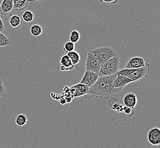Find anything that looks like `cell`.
Segmentation results:
<instances>
[{
	"label": "cell",
	"instance_id": "cell-12",
	"mask_svg": "<svg viewBox=\"0 0 160 148\" xmlns=\"http://www.w3.org/2000/svg\"><path fill=\"white\" fill-rule=\"evenodd\" d=\"M123 101L125 106L134 109L138 103V98L135 92H129L125 95Z\"/></svg>",
	"mask_w": 160,
	"mask_h": 148
},
{
	"label": "cell",
	"instance_id": "cell-22",
	"mask_svg": "<svg viewBox=\"0 0 160 148\" xmlns=\"http://www.w3.org/2000/svg\"><path fill=\"white\" fill-rule=\"evenodd\" d=\"M80 39V34L78 30H74L71 32L70 36V42L77 43V42H79Z\"/></svg>",
	"mask_w": 160,
	"mask_h": 148
},
{
	"label": "cell",
	"instance_id": "cell-14",
	"mask_svg": "<svg viewBox=\"0 0 160 148\" xmlns=\"http://www.w3.org/2000/svg\"><path fill=\"white\" fill-rule=\"evenodd\" d=\"M107 106L109 108L113 111H115L117 112H123L124 106H122L120 103V101L116 97H111L108 99V100L107 101Z\"/></svg>",
	"mask_w": 160,
	"mask_h": 148
},
{
	"label": "cell",
	"instance_id": "cell-5",
	"mask_svg": "<svg viewBox=\"0 0 160 148\" xmlns=\"http://www.w3.org/2000/svg\"><path fill=\"white\" fill-rule=\"evenodd\" d=\"M101 65L97 58L92 54L88 52L87 55L85 67L86 71H91L99 74Z\"/></svg>",
	"mask_w": 160,
	"mask_h": 148
},
{
	"label": "cell",
	"instance_id": "cell-24",
	"mask_svg": "<svg viewBox=\"0 0 160 148\" xmlns=\"http://www.w3.org/2000/svg\"><path fill=\"white\" fill-rule=\"evenodd\" d=\"M123 112L125 113V115L128 116V117H132L135 115V113L134 110L127 106H124Z\"/></svg>",
	"mask_w": 160,
	"mask_h": 148
},
{
	"label": "cell",
	"instance_id": "cell-28",
	"mask_svg": "<svg viewBox=\"0 0 160 148\" xmlns=\"http://www.w3.org/2000/svg\"><path fill=\"white\" fill-rule=\"evenodd\" d=\"M60 101H61V104H63V105L67 103V101H66V99H64V98H62V99H61V100H60Z\"/></svg>",
	"mask_w": 160,
	"mask_h": 148
},
{
	"label": "cell",
	"instance_id": "cell-23",
	"mask_svg": "<svg viewBox=\"0 0 160 148\" xmlns=\"http://www.w3.org/2000/svg\"><path fill=\"white\" fill-rule=\"evenodd\" d=\"M75 46L74 43L69 41V42H66V44L64 45L63 50L65 52L68 54L70 52L75 51Z\"/></svg>",
	"mask_w": 160,
	"mask_h": 148
},
{
	"label": "cell",
	"instance_id": "cell-11",
	"mask_svg": "<svg viewBox=\"0 0 160 148\" xmlns=\"http://www.w3.org/2000/svg\"><path fill=\"white\" fill-rule=\"evenodd\" d=\"M14 3L13 11L20 12L25 9L29 3L32 2H39L42 0H13Z\"/></svg>",
	"mask_w": 160,
	"mask_h": 148
},
{
	"label": "cell",
	"instance_id": "cell-27",
	"mask_svg": "<svg viewBox=\"0 0 160 148\" xmlns=\"http://www.w3.org/2000/svg\"><path fill=\"white\" fill-rule=\"evenodd\" d=\"M5 29V26H4V23H3L2 19H1V17H0V32H3Z\"/></svg>",
	"mask_w": 160,
	"mask_h": 148
},
{
	"label": "cell",
	"instance_id": "cell-19",
	"mask_svg": "<svg viewBox=\"0 0 160 148\" xmlns=\"http://www.w3.org/2000/svg\"><path fill=\"white\" fill-rule=\"evenodd\" d=\"M30 32L32 36L37 37L42 34L43 32V28L42 26H40L39 25L35 24L31 27V28L30 29Z\"/></svg>",
	"mask_w": 160,
	"mask_h": 148
},
{
	"label": "cell",
	"instance_id": "cell-17",
	"mask_svg": "<svg viewBox=\"0 0 160 148\" xmlns=\"http://www.w3.org/2000/svg\"><path fill=\"white\" fill-rule=\"evenodd\" d=\"M67 55L70 59L72 65H74L75 67L78 68L81 62L80 54L76 51H73L68 52L67 54Z\"/></svg>",
	"mask_w": 160,
	"mask_h": 148
},
{
	"label": "cell",
	"instance_id": "cell-9",
	"mask_svg": "<svg viewBox=\"0 0 160 148\" xmlns=\"http://www.w3.org/2000/svg\"><path fill=\"white\" fill-rule=\"evenodd\" d=\"M133 82V81L128 77L120 74H117L116 77L113 83V87L115 88H120L123 90L126 86Z\"/></svg>",
	"mask_w": 160,
	"mask_h": 148
},
{
	"label": "cell",
	"instance_id": "cell-6",
	"mask_svg": "<svg viewBox=\"0 0 160 148\" xmlns=\"http://www.w3.org/2000/svg\"><path fill=\"white\" fill-rule=\"evenodd\" d=\"M89 89L90 87H87L84 84H77L70 88L69 93L74 99L75 97L86 96L88 92Z\"/></svg>",
	"mask_w": 160,
	"mask_h": 148
},
{
	"label": "cell",
	"instance_id": "cell-8",
	"mask_svg": "<svg viewBox=\"0 0 160 148\" xmlns=\"http://www.w3.org/2000/svg\"><path fill=\"white\" fill-rule=\"evenodd\" d=\"M146 64L147 63L145 59L140 57H135L129 59L125 66V68L132 69L144 67Z\"/></svg>",
	"mask_w": 160,
	"mask_h": 148
},
{
	"label": "cell",
	"instance_id": "cell-4",
	"mask_svg": "<svg viewBox=\"0 0 160 148\" xmlns=\"http://www.w3.org/2000/svg\"><path fill=\"white\" fill-rule=\"evenodd\" d=\"M90 52L97 58L100 65L113 58L118 54L114 48L109 46H103L94 48L90 50Z\"/></svg>",
	"mask_w": 160,
	"mask_h": 148
},
{
	"label": "cell",
	"instance_id": "cell-26",
	"mask_svg": "<svg viewBox=\"0 0 160 148\" xmlns=\"http://www.w3.org/2000/svg\"><path fill=\"white\" fill-rule=\"evenodd\" d=\"M100 2L107 3L109 5H115L118 2L119 0H99Z\"/></svg>",
	"mask_w": 160,
	"mask_h": 148
},
{
	"label": "cell",
	"instance_id": "cell-25",
	"mask_svg": "<svg viewBox=\"0 0 160 148\" xmlns=\"http://www.w3.org/2000/svg\"><path fill=\"white\" fill-rule=\"evenodd\" d=\"M7 96V91L3 84V81L0 79V97L5 98Z\"/></svg>",
	"mask_w": 160,
	"mask_h": 148
},
{
	"label": "cell",
	"instance_id": "cell-18",
	"mask_svg": "<svg viewBox=\"0 0 160 148\" xmlns=\"http://www.w3.org/2000/svg\"><path fill=\"white\" fill-rule=\"evenodd\" d=\"M28 121V117L25 113H21L17 116L16 123L17 126H22L26 125Z\"/></svg>",
	"mask_w": 160,
	"mask_h": 148
},
{
	"label": "cell",
	"instance_id": "cell-21",
	"mask_svg": "<svg viewBox=\"0 0 160 148\" xmlns=\"http://www.w3.org/2000/svg\"><path fill=\"white\" fill-rule=\"evenodd\" d=\"M12 44L11 41L9 37L0 32V47H7Z\"/></svg>",
	"mask_w": 160,
	"mask_h": 148
},
{
	"label": "cell",
	"instance_id": "cell-16",
	"mask_svg": "<svg viewBox=\"0 0 160 148\" xmlns=\"http://www.w3.org/2000/svg\"><path fill=\"white\" fill-rule=\"evenodd\" d=\"M11 26L14 29H18L22 26V21L19 14L12 15L9 19Z\"/></svg>",
	"mask_w": 160,
	"mask_h": 148
},
{
	"label": "cell",
	"instance_id": "cell-2",
	"mask_svg": "<svg viewBox=\"0 0 160 148\" xmlns=\"http://www.w3.org/2000/svg\"><path fill=\"white\" fill-rule=\"evenodd\" d=\"M150 69L151 65L147 63L144 67L132 69L124 68L120 70L117 74L125 76L135 82L148 77L150 73Z\"/></svg>",
	"mask_w": 160,
	"mask_h": 148
},
{
	"label": "cell",
	"instance_id": "cell-15",
	"mask_svg": "<svg viewBox=\"0 0 160 148\" xmlns=\"http://www.w3.org/2000/svg\"><path fill=\"white\" fill-rule=\"evenodd\" d=\"M14 3L13 0H3L0 5V13L6 16L11 11H13Z\"/></svg>",
	"mask_w": 160,
	"mask_h": 148
},
{
	"label": "cell",
	"instance_id": "cell-20",
	"mask_svg": "<svg viewBox=\"0 0 160 148\" xmlns=\"http://www.w3.org/2000/svg\"><path fill=\"white\" fill-rule=\"evenodd\" d=\"M35 14L30 10H26L22 14V19L26 22H32L35 19Z\"/></svg>",
	"mask_w": 160,
	"mask_h": 148
},
{
	"label": "cell",
	"instance_id": "cell-13",
	"mask_svg": "<svg viewBox=\"0 0 160 148\" xmlns=\"http://www.w3.org/2000/svg\"><path fill=\"white\" fill-rule=\"evenodd\" d=\"M60 66V69L62 71H72L76 68L72 65L70 59L67 54L62 56L61 58Z\"/></svg>",
	"mask_w": 160,
	"mask_h": 148
},
{
	"label": "cell",
	"instance_id": "cell-1",
	"mask_svg": "<svg viewBox=\"0 0 160 148\" xmlns=\"http://www.w3.org/2000/svg\"><path fill=\"white\" fill-rule=\"evenodd\" d=\"M117 76V74L110 75L99 76L96 83L90 87L88 92L85 99H109L122 92V89L115 88L113 87V83Z\"/></svg>",
	"mask_w": 160,
	"mask_h": 148
},
{
	"label": "cell",
	"instance_id": "cell-7",
	"mask_svg": "<svg viewBox=\"0 0 160 148\" xmlns=\"http://www.w3.org/2000/svg\"><path fill=\"white\" fill-rule=\"evenodd\" d=\"M99 77V74L91 71H86L80 83L84 84L87 87H92L96 83Z\"/></svg>",
	"mask_w": 160,
	"mask_h": 148
},
{
	"label": "cell",
	"instance_id": "cell-10",
	"mask_svg": "<svg viewBox=\"0 0 160 148\" xmlns=\"http://www.w3.org/2000/svg\"><path fill=\"white\" fill-rule=\"evenodd\" d=\"M148 141L152 145L157 146L160 145V129L154 128L151 129L148 135Z\"/></svg>",
	"mask_w": 160,
	"mask_h": 148
},
{
	"label": "cell",
	"instance_id": "cell-3",
	"mask_svg": "<svg viewBox=\"0 0 160 148\" xmlns=\"http://www.w3.org/2000/svg\"><path fill=\"white\" fill-rule=\"evenodd\" d=\"M120 56L118 54H117L113 58L110 59L108 61L101 65L99 76H110L117 74L120 70Z\"/></svg>",
	"mask_w": 160,
	"mask_h": 148
}]
</instances>
